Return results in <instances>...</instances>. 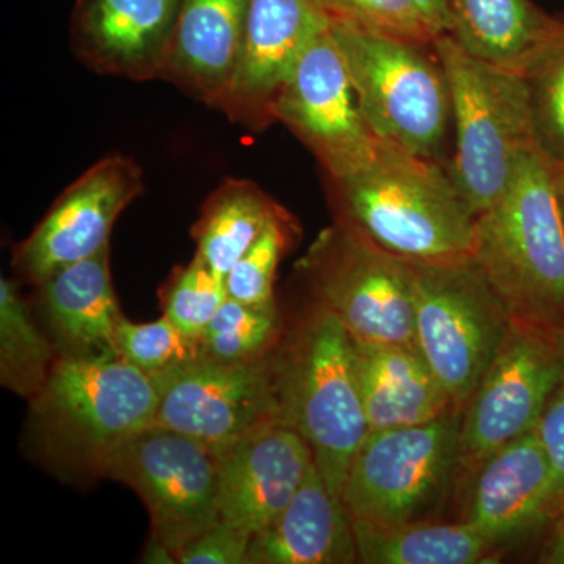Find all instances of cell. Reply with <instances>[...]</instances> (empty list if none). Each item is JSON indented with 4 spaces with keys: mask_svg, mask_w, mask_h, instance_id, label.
<instances>
[{
    "mask_svg": "<svg viewBox=\"0 0 564 564\" xmlns=\"http://www.w3.org/2000/svg\"><path fill=\"white\" fill-rule=\"evenodd\" d=\"M143 192V172L133 159L121 154L101 159L62 193L31 236L17 245L13 269L36 285L63 267L110 247L115 223Z\"/></svg>",
    "mask_w": 564,
    "mask_h": 564,
    "instance_id": "14",
    "label": "cell"
},
{
    "mask_svg": "<svg viewBox=\"0 0 564 564\" xmlns=\"http://www.w3.org/2000/svg\"><path fill=\"white\" fill-rule=\"evenodd\" d=\"M358 562L366 564L496 563L497 545L467 521L373 525L352 521Z\"/></svg>",
    "mask_w": 564,
    "mask_h": 564,
    "instance_id": "24",
    "label": "cell"
},
{
    "mask_svg": "<svg viewBox=\"0 0 564 564\" xmlns=\"http://www.w3.org/2000/svg\"><path fill=\"white\" fill-rule=\"evenodd\" d=\"M181 0H77L70 39L104 76L161 79Z\"/></svg>",
    "mask_w": 564,
    "mask_h": 564,
    "instance_id": "17",
    "label": "cell"
},
{
    "mask_svg": "<svg viewBox=\"0 0 564 564\" xmlns=\"http://www.w3.org/2000/svg\"><path fill=\"white\" fill-rule=\"evenodd\" d=\"M217 452L218 516L251 538L282 513L314 464L306 440L282 423Z\"/></svg>",
    "mask_w": 564,
    "mask_h": 564,
    "instance_id": "16",
    "label": "cell"
},
{
    "mask_svg": "<svg viewBox=\"0 0 564 564\" xmlns=\"http://www.w3.org/2000/svg\"><path fill=\"white\" fill-rule=\"evenodd\" d=\"M534 144L556 169L564 166V22L525 70Z\"/></svg>",
    "mask_w": 564,
    "mask_h": 564,
    "instance_id": "28",
    "label": "cell"
},
{
    "mask_svg": "<svg viewBox=\"0 0 564 564\" xmlns=\"http://www.w3.org/2000/svg\"><path fill=\"white\" fill-rule=\"evenodd\" d=\"M403 262L413 295L415 344L463 413L507 336L510 315L473 258Z\"/></svg>",
    "mask_w": 564,
    "mask_h": 564,
    "instance_id": "7",
    "label": "cell"
},
{
    "mask_svg": "<svg viewBox=\"0 0 564 564\" xmlns=\"http://www.w3.org/2000/svg\"><path fill=\"white\" fill-rule=\"evenodd\" d=\"M451 35L475 57L525 73L558 21L532 0H447Z\"/></svg>",
    "mask_w": 564,
    "mask_h": 564,
    "instance_id": "23",
    "label": "cell"
},
{
    "mask_svg": "<svg viewBox=\"0 0 564 564\" xmlns=\"http://www.w3.org/2000/svg\"><path fill=\"white\" fill-rule=\"evenodd\" d=\"M280 423L302 434L326 485L343 497L348 467L370 433L351 336L311 300L273 352Z\"/></svg>",
    "mask_w": 564,
    "mask_h": 564,
    "instance_id": "4",
    "label": "cell"
},
{
    "mask_svg": "<svg viewBox=\"0 0 564 564\" xmlns=\"http://www.w3.org/2000/svg\"><path fill=\"white\" fill-rule=\"evenodd\" d=\"M536 433L545 454L554 467L556 486L564 502V378L552 393L547 406L536 425Z\"/></svg>",
    "mask_w": 564,
    "mask_h": 564,
    "instance_id": "34",
    "label": "cell"
},
{
    "mask_svg": "<svg viewBox=\"0 0 564 564\" xmlns=\"http://www.w3.org/2000/svg\"><path fill=\"white\" fill-rule=\"evenodd\" d=\"M332 22L433 46L436 39L414 0H323Z\"/></svg>",
    "mask_w": 564,
    "mask_h": 564,
    "instance_id": "32",
    "label": "cell"
},
{
    "mask_svg": "<svg viewBox=\"0 0 564 564\" xmlns=\"http://www.w3.org/2000/svg\"><path fill=\"white\" fill-rule=\"evenodd\" d=\"M430 25L434 35L440 36L452 32L451 13H448L447 0H414Z\"/></svg>",
    "mask_w": 564,
    "mask_h": 564,
    "instance_id": "35",
    "label": "cell"
},
{
    "mask_svg": "<svg viewBox=\"0 0 564 564\" xmlns=\"http://www.w3.org/2000/svg\"><path fill=\"white\" fill-rule=\"evenodd\" d=\"M250 534L225 521L215 522L176 554L177 564H248Z\"/></svg>",
    "mask_w": 564,
    "mask_h": 564,
    "instance_id": "33",
    "label": "cell"
},
{
    "mask_svg": "<svg viewBox=\"0 0 564 564\" xmlns=\"http://www.w3.org/2000/svg\"><path fill=\"white\" fill-rule=\"evenodd\" d=\"M473 259L510 321L564 328V215L555 165L533 147L491 209L477 217Z\"/></svg>",
    "mask_w": 564,
    "mask_h": 564,
    "instance_id": "3",
    "label": "cell"
},
{
    "mask_svg": "<svg viewBox=\"0 0 564 564\" xmlns=\"http://www.w3.org/2000/svg\"><path fill=\"white\" fill-rule=\"evenodd\" d=\"M564 378V337L511 322L462 413L458 462L475 474L492 454L533 432Z\"/></svg>",
    "mask_w": 564,
    "mask_h": 564,
    "instance_id": "11",
    "label": "cell"
},
{
    "mask_svg": "<svg viewBox=\"0 0 564 564\" xmlns=\"http://www.w3.org/2000/svg\"><path fill=\"white\" fill-rule=\"evenodd\" d=\"M158 384L117 352L58 356L31 400L28 447L68 484L102 478L110 456L155 423Z\"/></svg>",
    "mask_w": 564,
    "mask_h": 564,
    "instance_id": "1",
    "label": "cell"
},
{
    "mask_svg": "<svg viewBox=\"0 0 564 564\" xmlns=\"http://www.w3.org/2000/svg\"><path fill=\"white\" fill-rule=\"evenodd\" d=\"M250 0H181L161 79L218 109L231 87Z\"/></svg>",
    "mask_w": 564,
    "mask_h": 564,
    "instance_id": "19",
    "label": "cell"
},
{
    "mask_svg": "<svg viewBox=\"0 0 564 564\" xmlns=\"http://www.w3.org/2000/svg\"><path fill=\"white\" fill-rule=\"evenodd\" d=\"M282 210L254 182H223L193 225L196 254L226 276Z\"/></svg>",
    "mask_w": 564,
    "mask_h": 564,
    "instance_id": "25",
    "label": "cell"
},
{
    "mask_svg": "<svg viewBox=\"0 0 564 564\" xmlns=\"http://www.w3.org/2000/svg\"><path fill=\"white\" fill-rule=\"evenodd\" d=\"M36 288V315L58 356L115 351L124 317L110 270V247L52 273Z\"/></svg>",
    "mask_w": 564,
    "mask_h": 564,
    "instance_id": "20",
    "label": "cell"
},
{
    "mask_svg": "<svg viewBox=\"0 0 564 564\" xmlns=\"http://www.w3.org/2000/svg\"><path fill=\"white\" fill-rule=\"evenodd\" d=\"M367 124L375 137L437 161L452 128L451 93L429 47L332 22ZM434 52V51H433Z\"/></svg>",
    "mask_w": 564,
    "mask_h": 564,
    "instance_id": "6",
    "label": "cell"
},
{
    "mask_svg": "<svg viewBox=\"0 0 564 564\" xmlns=\"http://www.w3.org/2000/svg\"><path fill=\"white\" fill-rule=\"evenodd\" d=\"M356 377L370 432L437 421L456 411L417 347L351 336Z\"/></svg>",
    "mask_w": 564,
    "mask_h": 564,
    "instance_id": "21",
    "label": "cell"
},
{
    "mask_svg": "<svg viewBox=\"0 0 564 564\" xmlns=\"http://www.w3.org/2000/svg\"><path fill=\"white\" fill-rule=\"evenodd\" d=\"M218 452L187 434L151 425L121 445L102 478L131 488L147 505L151 538L177 552L218 516Z\"/></svg>",
    "mask_w": 564,
    "mask_h": 564,
    "instance_id": "10",
    "label": "cell"
},
{
    "mask_svg": "<svg viewBox=\"0 0 564 564\" xmlns=\"http://www.w3.org/2000/svg\"><path fill=\"white\" fill-rule=\"evenodd\" d=\"M285 326L276 302L248 304L228 296L199 337L203 358L226 364L261 361L276 350Z\"/></svg>",
    "mask_w": 564,
    "mask_h": 564,
    "instance_id": "27",
    "label": "cell"
},
{
    "mask_svg": "<svg viewBox=\"0 0 564 564\" xmlns=\"http://www.w3.org/2000/svg\"><path fill=\"white\" fill-rule=\"evenodd\" d=\"M273 352L254 362L199 358L154 378L159 392L155 425L221 451L263 426L280 423Z\"/></svg>",
    "mask_w": 564,
    "mask_h": 564,
    "instance_id": "13",
    "label": "cell"
},
{
    "mask_svg": "<svg viewBox=\"0 0 564 564\" xmlns=\"http://www.w3.org/2000/svg\"><path fill=\"white\" fill-rule=\"evenodd\" d=\"M311 300L322 304L356 339L415 344L413 295L402 259L334 223L300 262Z\"/></svg>",
    "mask_w": 564,
    "mask_h": 564,
    "instance_id": "9",
    "label": "cell"
},
{
    "mask_svg": "<svg viewBox=\"0 0 564 564\" xmlns=\"http://www.w3.org/2000/svg\"><path fill=\"white\" fill-rule=\"evenodd\" d=\"M329 25L323 0H250L239 66L218 109L254 131L273 122L282 87Z\"/></svg>",
    "mask_w": 564,
    "mask_h": 564,
    "instance_id": "15",
    "label": "cell"
},
{
    "mask_svg": "<svg viewBox=\"0 0 564 564\" xmlns=\"http://www.w3.org/2000/svg\"><path fill=\"white\" fill-rule=\"evenodd\" d=\"M336 221L410 262L474 256L477 215L440 161L378 141L362 169L332 181Z\"/></svg>",
    "mask_w": 564,
    "mask_h": 564,
    "instance_id": "2",
    "label": "cell"
},
{
    "mask_svg": "<svg viewBox=\"0 0 564 564\" xmlns=\"http://www.w3.org/2000/svg\"><path fill=\"white\" fill-rule=\"evenodd\" d=\"M543 563L564 564V516L556 525L554 536L547 545V552L543 556Z\"/></svg>",
    "mask_w": 564,
    "mask_h": 564,
    "instance_id": "36",
    "label": "cell"
},
{
    "mask_svg": "<svg viewBox=\"0 0 564 564\" xmlns=\"http://www.w3.org/2000/svg\"><path fill=\"white\" fill-rule=\"evenodd\" d=\"M226 299L225 276L196 252L191 262L174 267L159 289L162 314L193 337H202Z\"/></svg>",
    "mask_w": 564,
    "mask_h": 564,
    "instance_id": "29",
    "label": "cell"
},
{
    "mask_svg": "<svg viewBox=\"0 0 564 564\" xmlns=\"http://www.w3.org/2000/svg\"><path fill=\"white\" fill-rule=\"evenodd\" d=\"M462 413L367 434L348 467L343 502L351 521L388 525L422 521L459 469Z\"/></svg>",
    "mask_w": 564,
    "mask_h": 564,
    "instance_id": "8",
    "label": "cell"
},
{
    "mask_svg": "<svg viewBox=\"0 0 564 564\" xmlns=\"http://www.w3.org/2000/svg\"><path fill=\"white\" fill-rule=\"evenodd\" d=\"M272 120L303 141L329 181L372 159L377 137L367 124L332 25L304 52L273 104Z\"/></svg>",
    "mask_w": 564,
    "mask_h": 564,
    "instance_id": "12",
    "label": "cell"
},
{
    "mask_svg": "<svg viewBox=\"0 0 564 564\" xmlns=\"http://www.w3.org/2000/svg\"><path fill=\"white\" fill-rule=\"evenodd\" d=\"M351 563L359 562L350 514L314 462L288 507L251 538L248 564Z\"/></svg>",
    "mask_w": 564,
    "mask_h": 564,
    "instance_id": "22",
    "label": "cell"
},
{
    "mask_svg": "<svg viewBox=\"0 0 564 564\" xmlns=\"http://www.w3.org/2000/svg\"><path fill=\"white\" fill-rule=\"evenodd\" d=\"M433 51L451 93L454 154L448 176L475 215L491 209L534 144L529 84L521 70L475 57L451 33Z\"/></svg>",
    "mask_w": 564,
    "mask_h": 564,
    "instance_id": "5",
    "label": "cell"
},
{
    "mask_svg": "<svg viewBox=\"0 0 564 564\" xmlns=\"http://www.w3.org/2000/svg\"><path fill=\"white\" fill-rule=\"evenodd\" d=\"M296 221L288 210L269 226L254 245L245 252L239 262L226 274V291L229 299L248 304L274 303V282L278 267L295 237Z\"/></svg>",
    "mask_w": 564,
    "mask_h": 564,
    "instance_id": "31",
    "label": "cell"
},
{
    "mask_svg": "<svg viewBox=\"0 0 564 564\" xmlns=\"http://www.w3.org/2000/svg\"><path fill=\"white\" fill-rule=\"evenodd\" d=\"M556 188H558V198L560 204H562L563 215H564V166L563 169H556Z\"/></svg>",
    "mask_w": 564,
    "mask_h": 564,
    "instance_id": "37",
    "label": "cell"
},
{
    "mask_svg": "<svg viewBox=\"0 0 564 564\" xmlns=\"http://www.w3.org/2000/svg\"><path fill=\"white\" fill-rule=\"evenodd\" d=\"M57 348L17 282L0 280V384L31 402L50 378Z\"/></svg>",
    "mask_w": 564,
    "mask_h": 564,
    "instance_id": "26",
    "label": "cell"
},
{
    "mask_svg": "<svg viewBox=\"0 0 564 564\" xmlns=\"http://www.w3.org/2000/svg\"><path fill=\"white\" fill-rule=\"evenodd\" d=\"M115 351L152 378L203 358L202 339L188 336L163 314L148 323L122 317L115 332Z\"/></svg>",
    "mask_w": 564,
    "mask_h": 564,
    "instance_id": "30",
    "label": "cell"
},
{
    "mask_svg": "<svg viewBox=\"0 0 564 564\" xmlns=\"http://www.w3.org/2000/svg\"><path fill=\"white\" fill-rule=\"evenodd\" d=\"M474 477L464 521L494 545L529 532L563 505L536 429L489 456Z\"/></svg>",
    "mask_w": 564,
    "mask_h": 564,
    "instance_id": "18",
    "label": "cell"
}]
</instances>
